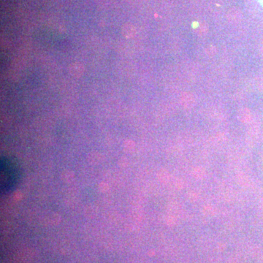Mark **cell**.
<instances>
[{
  "instance_id": "6da1fadb",
  "label": "cell",
  "mask_w": 263,
  "mask_h": 263,
  "mask_svg": "<svg viewBox=\"0 0 263 263\" xmlns=\"http://www.w3.org/2000/svg\"><path fill=\"white\" fill-rule=\"evenodd\" d=\"M0 175L1 192L9 193L15 189L19 182L20 175L19 166L14 161L2 158L0 163Z\"/></svg>"
},
{
  "instance_id": "277c9868",
  "label": "cell",
  "mask_w": 263,
  "mask_h": 263,
  "mask_svg": "<svg viewBox=\"0 0 263 263\" xmlns=\"http://www.w3.org/2000/svg\"><path fill=\"white\" fill-rule=\"evenodd\" d=\"M208 28L209 27H208V24L205 21H202L198 23L197 26L194 28V31L197 36L202 37L208 32V29H209Z\"/></svg>"
},
{
  "instance_id": "ba28073f",
  "label": "cell",
  "mask_w": 263,
  "mask_h": 263,
  "mask_svg": "<svg viewBox=\"0 0 263 263\" xmlns=\"http://www.w3.org/2000/svg\"><path fill=\"white\" fill-rule=\"evenodd\" d=\"M249 115V111L247 109H242L240 111H238V113H237V117H238L239 119L242 121H245L246 120L247 116L246 115Z\"/></svg>"
},
{
  "instance_id": "52a82bcc",
  "label": "cell",
  "mask_w": 263,
  "mask_h": 263,
  "mask_svg": "<svg viewBox=\"0 0 263 263\" xmlns=\"http://www.w3.org/2000/svg\"><path fill=\"white\" fill-rule=\"evenodd\" d=\"M216 52H217V48H216V46H213V45H210V46H207L205 49V53L208 57L214 56L216 54Z\"/></svg>"
},
{
  "instance_id": "7a4b0ae2",
  "label": "cell",
  "mask_w": 263,
  "mask_h": 263,
  "mask_svg": "<svg viewBox=\"0 0 263 263\" xmlns=\"http://www.w3.org/2000/svg\"><path fill=\"white\" fill-rule=\"evenodd\" d=\"M180 103L183 108L186 109L192 108L195 105V97L190 92H184L180 97Z\"/></svg>"
},
{
  "instance_id": "3957f363",
  "label": "cell",
  "mask_w": 263,
  "mask_h": 263,
  "mask_svg": "<svg viewBox=\"0 0 263 263\" xmlns=\"http://www.w3.org/2000/svg\"><path fill=\"white\" fill-rule=\"evenodd\" d=\"M227 18V20L229 21L230 23L237 24L240 21L242 18L241 12L236 7H232L228 11Z\"/></svg>"
},
{
  "instance_id": "8992f818",
  "label": "cell",
  "mask_w": 263,
  "mask_h": 263,
  "mask_svg": "<svg viewBox=\"0 0 263 263\" xmlns=\"http://www.w3.org/2000/svg\"><path fill=\"white\" fill-rule=\"evenodd\" d=\"M70 70L73 76L79 77L83 73V67L81 64H78L76 63V64H72Z\"/></svg>"
},
{
  "instance_id": "5b68a950",
  "label": "cell",
  "mask_w": 263,
  "mask_h": 263,
  "mask_svg": "<svg viewBox=\"0 0 263 263\" xmlns=\"http://www.w3.org/2000/svg\"><path fill=\"white\" fill-rule=\"evenodd\" d=\"M122 34L127 38H132L136 34V30L133 25L128 24L123 27Z\"/></svg>"
}]
</instances>
